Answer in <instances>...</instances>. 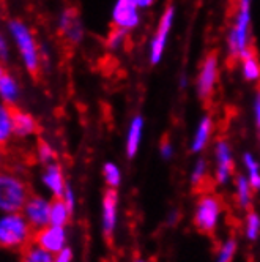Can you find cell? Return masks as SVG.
<instances>
[{"label": "cell", "mask_w": 260, "mask_h": 262, "mask_svg": "<svg viewBox=\"0 0 260 262\" xmlns=\"http://www.w3.org/2000/svg\"><path fill=\"white\" fill-rule=\"evenodd\" d=\"M13 109L0 101V145H7L14 138L13 128Z\"/></svg>", "instance_id": "obj_20"}, {"label": "cell", "mask_w": 260, "mask_h": 262, "mask_svg": "<svg viewBox=\"0 0 260 262\" xmlns=\"http://www.w3.org/2000/svg\"><path fill=\"white\" fill-rule=\"evenodd\" d=\"M51 204L52 201L41 194H30L22 209V215L33 231H40L51 224Z\"/></svg>", "instance_id": "obj_9"}, {"label": "cell", "mask_w": 260, "mask_h": 262, "mask_svg": "<svg viewBox=\"0 0 260 262\" xmlns=\"http://www.w3.org/2000/svg\"><path fill=\"white\" fill-rule=\"evenodd\" d=\"M5 73H7V70H5V63L0 62V78H2Z\"/></svg>", "instance_id": "obj_39"}, {"label": "cell", "mask_w": 260, "mask_h": 262, "mask_svg": "<svg viewBox=\"0 0 260 262\" xmlns=\"http://www.w3.org/2000/svg\"><path fill=\"white\" fill-rule=\"evenodd\" d=\"M71 215H73V212L68 209V205L65 204V201L62 198L52 199V204H51V224H54V226L66 228Z\"/></svg>", "instance_id": "obj_22"}, {"label": "cell", "mask_w": 260, "mask_h": 262, "mask_svg": "<svg viewBox=\"0 0 260 262\" xmlns=\"http://www.w3.org/2000/svg\"><path fill=\"white\" fill-rule=\"evenodd\" d=\"M136 2L140 7V10H145V8H150L156 0H136Z\"/></svg>", "instance_id": "obj_36"}, {"label": "cell", "mask_w": 260, "mask_h": 262, "mask_svg": "<svg viewBox=\"0 0 260 262\" xmlns=\"http://www.w3.org/2000/svg\"><path fill=\"white\" fill-rule=\"evenodd\" d=\"M175 221H177V212L172 210V213H171L169 220H167V223H169V224H175Z\"/></svg>", "instance_id": "obj_38"}, {"label": "cell", "mask_w": 260, "mask_h": 262, "mask_svg": "<svg viewBox=\"0 0 260 262\" xmlns=\"http://www.w3.org/2000/svg\"><path fill=\"white\" fill-rule=\"evenodd\" d=\"M175 16H177L175 5L171 4L164 8L162 14L159 17L158 27L152 36L150 48H148V60H150L152 65H158L164 57V52L167 48V40H169V35H171L174 23H175Z\"/></svg>", "instance_id": "obj_6"}, {"label": "cell", "mask_w": 260, "mask_h": 262, "mask_svg": "<svg viewBox=\"0 0 260 262\" xmlns=\"http://www.w3.org/2000/svg\"><path fill=\"white\" fill-rule=\"evenodd\" d=\"M159 154H161V157H162L164 160H171L172 155H174V145H172V142H171V141H167V139H164V141L159 144Z\"/></svg>", "instance_id": "obj_34"}, {"label": "cell", "mask_w": 260, "mask_h": 262, "mask_svg": "<svg viewBox=\"0 0 260 262\" xmlns=\"http://www.w3.org/2000/svg\"><path fill=\"white\" fill-rule=\"evenodd\" d=\"M30 194V186L22 176L10 169L0 171V213L22 212Z\"/></svg>", "instance_id": "obj_2"}, {"label": "cell", "mask_w": 260, "mask_h": 262, "mask_svg": "<svg viewBox=\"0 0 260 262\" xmlns=\"http://www.w3.org/2000/svg\"><path fill=\"white\" fill-rule=\"evenodd\" d=\"M248 2H252V0H248Z\"/></svg>", "instance_id": "obj_42"}, {"label": "cell", "mask_w": 260, "mask_h": 262, "mask_svg": "<svg viewBox=\"0 0 260 262\" xmlns=\"http://www.w3.org/2000/svg\"><path fill=\"white\" fill-rule=\"evenodd\" d=\"M219 78V55L216 51L208 52L207 57L202 60L197 79H196V93L200 101H208L211 100L216 84Z\"/></svg>", "instance_id": "obj_7"}, {"label": "cell", "mask_w": 260, "mask_h": 262, "mask_svg": "<svg viewBox=\"0 0 260 262\" xmlns=\"http://www.w3.org/2000/svg\"><path fill=\"white\" fill-rule=\"evenodd\" d=\"M57 29L59 33L69 45H81L84 40V24L81 21V16L78 10L74 8H63L57 17Z\"/></svg>", "instance_id": "obj_10"}, {"label": "cell", "mask_w": 260, "mask_h": 262, "mask_svg": "<svg viewBox=\"0 0 260 262\" xmlns=\"http://www.w3.org/2000/svg\"><path fill=\"white\" fill-rule=\"evenodd\" d=\"M22 98V85L16 74L7 71L0 78V101L10 107H17Z\"/></svg>", "instance_id": "obj_15"}, {"label": "cell", "mask_w": 260, "mask_h": 262, "mask_svg": "<svg viewBox=\"0 0 260 262\" xmlns=\"http://www.w3.org/2000/svg\"><path fill=\"white\" fill-rule=\"evenodd\" d=\"M237 248H238L237 237H229L221 245V248L218 251V256H216V262H232L235 254H237Z\"/></svg>", "instance_id": "obj_27"}, {"label": "cell", "mask_w": 260, "mask_h": 262, "mask_svg": "<svg viewBox=\"0 0 260 262\" xmlns=\"http://www.w3.org/2000/svg\"><path fill=\"white\" fill-rule=\"evenodd\" d=\"M245 235L249 242H255L260 235V215L255 210H249L245 218Z\"/></svg>", "instance_id": "obj_25"}, {"label": "cell", "mask_w": 260, "mask_h": 262, "mask_svg": "<svg viewBox=\"0 0 260 262\" xmlns=\"http://www.w3.org/2000/svg\"><path fill=\"white\" fill-rule=\"evenodd\" d=\"M215 164H216L215 179L218 185H227L233 177L235 164H233L230 144L226 139H219L215 144Z\"/></svg>", "instance_id": "obj_11"}, {"label": "cell", "mask_w": 260, "mask_h": 262, "mask_svg": "<svg viewBox=\"0 0 260 262\" xmlns=\"http://www.w3.org/2000/svg\"><path fill=\"white\" fill-rule=\"evenodd\" d=\"M252 114H254V123H255V128H257V133L260 136V87L255 92V97H254V101H252Z\"/></svg>", "instance_id": "obj_32"}, {"label": "cell", "mask_w": 260, "mask_h": 262, "mask_svg": "<svg viewBox=\"0 0 260 262\" xmlns=\"http://www.w3.org/2000/svg\"><path fill=\"white\" fill-rule=\"evenodd\" d=\"M5 32L8 33L13 48L16 49L17 57H19L26 71L32 76L38 74L44 65V55L43 48L36 40L32 27L19 17H13L7 23Z\"/></svg>", "instance_id": "obj_1"}, {"label": "cell", "mask_w": 260, "mask_h": 262, "mask_svg": "<svg viewBox=\"0 0 260 262\" xmlns=\"http://www.w3.org/2000/svg\"><path fill=\"white\" fill-rule=\"evenodd\" d=\"M36 160H38L44 166L54 163L55 161V150H54V147L49 142H46V141H40L38 145H36Z\"/></svg>", "instance_id": "obj_29"}, {"label": "cell", "mask_w": 260, "mask_h": 262, "mask_svg": "<svg viewBox=\"0 0 260 262\" xmlns=\"http://www.w3.org/2000/svg\"><path fill=\"white\" fill-rule=\"evenodd\" d=\"M13 55V43L7 32H0V62L8 63Z\"/></svg>", "instance_id": "obj_31"}, {"label": "cell", "mask_w": 260, "mask_h": 262, "mask_svg": "<svg viewBox=\"0 0 260 262\" xmlns=\"http://www.w3.org/2000/svg\"><path fill=\"white\" fill-rule=\"evenodd\" d=\"M41 182L44 185V188L49 191V194H52L54 199L63 198L65 188H66V182H65V174L63 169L59 163H51L48 166H44V171L41 174Z\"/></svg>", "instance_id": "obj_14"}, {"label": "cell", "mask_w": 260, "mask_h": 262, "mask_svg": "<svg viewBox=\"0 0 260 262\" xmlns=\"http://www.w3.org/2000/svg\"><path fill=\"white\" fill-rule=\"evenodd\" d=\"M213 128H215V122L211 116H203L199 123L197 128L194 131V136L191 139V152L193 154H200L203 148L207 147L211 135H213Z\"/></svg>", "instance_id": "obj_18"}, {"label": "cell", "mask_w": 260, "mask_h": 262, "mask_svg": "<svg viewBox=\"0 0 260 262\" xmlns=\"http://www.w3.org/2000/svg\"><path fill=\"white\" fill-rule=\"evenodd\" d=\"M33 234L22 212L0 213V248L24 250L33 242Z\"/></svg>", "instance_id": "obj_3"}, {"label": "cell", "mask_w": 260, "mask_h": 262, "mask_svg": "<svg viewBox=\"0 0 260 262\" xmlns=\"http://www.w3.org/2000/svg\"><path fill=\"white\" fill-rule=\"evenodd\" d=\"M54 262H73V250L65 247L60 253L54 254Z\"/></svg>", "instance_id": "obj_35"}, {"label": "cell", "mask_w": 260, "mask_h": 262, "mask_svg": "<svg viewBox=\"0 0 260 262\" xmlns=\"http://www.w3.org/2000/svg\"><path fill=\"white\" fill-rule=\"evenodd\" d=\"M33 243L49 251L51 254H57L66 247V229L63 226L49 224L40 231H35Z\"/></svg>", "instance_id": "obj_12"}, {"label": "cell", "mask_w": 260, "mask_h": 262, "mask_svg": "<svg viewBox=\"0 0 260 262\" xmlns=\"http://www.w3.org/2000/svg\"><path fill=\"white\" fill-rule=\"evenodd\" d=\"M13 128H14V138L29 139L36 135L38 131V122L30 114L29 111L14 107L13 109Z\"/></svg>", "instance_id": "obj_16"}, {"label": "cell", "mask_w": 260, "mask_h": 262, "mask_svg": "<svg viewBox=\"0 0 260 262\" xmlns=\"http://www.w3.org/2000/svg\"><path fill=\"white\" fill-rule=\"evenodd\" d=\"M126 35H128V32L117 29V27H112V30H110V33L107 35V40H106L107 48L110 51H119L126 40Z\"/></svg>", "instance_id": "obj_30"}, {"label": "cell", "mask_w": 260, "mask_h": 262, "mask_svg": "<svg viewBox=\"0 0 260 262\" xmlns=\"http://www.w3.org/2000/svg\"><path fill=\"white\" fill-rule=\"evenodd\" d=\"M21 262H54V254L32 242L30 245L22 250Z\"/></svg>", "instance_id": "obj_24"}, {"label": "cell", "mask_w": 260, "mask_h": 262, "mask_svg": "<svg viewBox=\"0 0 260 262\" xmlns=\"http://www.w3.org/2000/svg\"><path fill=\"white\" fill-rule=\"evenodd\" d=\"M238 62H240V68H241V76H243L245 81H248V82L260 81V60L252 48Z\"/></svg>", "instance_id": "obj_19"}, {"label": "cell", "mask_w": 260, "mask_h": 262, "mask_svg": "<svg viewBox=\"0 0 260 262\" xmlns=\"http://www.w3.org/2000/svg\"><path fill=\"white\" fill-rule=\"evenodd\" d=\"M243 164L246 167L248 179H249L252 190L260 191V163H258V160L251 152H246V154H243Z\"/></svg>", "instance_id": "obj_23"}, {"label": "cell", "mask_w": 260, "mask_h": 262, "mask_svg": "<svg viewBox=\"0 0 260 262\" xmlns=\"http://www.w3.org/2000/svg\"><path fill=\"white\" fill-rule=\"evenodd\" d=\"M101 228L106 240H112L117 228V210H119V193L115 188H107L103 194L101 204Z\"/></svg>", "instance_id": "obj_13"}, {"label": "cell", "mask_w": 260, "mask_h": 262, "mask_svg": "<svg viewBox=\"0 0 260 262\" xmlns=\"http://www.w3.org/2000/svg\"><path fill=\"white\" fill-rule=\"evenodd\" d=\"M103 177L107 185V188H119V185L122 182V172L119 169V166L112 161L104 163L103 166Z\"/></svg>", "instance_id": "obj_26"}, {"label": "cell", "mask_w": 260, "mask_h": 262, "mask_svg": "<svg viewBox=\"0 0 260 262\" xmlns=\"http://www.w3.org/2000/svg\"><path fill=\"white\" fill-rule=\"evenodd\" d=\"M62 199L68 205V209L71 212H74V207H76V194H74V191H73V188H71L69 185H66V188H65V193H63V198Z\"/></svg>", "instance_id": "obj_33"}, {"label": "cell", "mask_w": 260, "mask_h": 262, "mask_svg": "<svg viewBox=\"0 0 260 262\" xmlns=\"http://www.w3.org/2000/svg\"><path fill=\"white\" fill-rule=\"evenodd\" d=\"M112 27L122 29L125 32H131L140 24V7L136 0H115L110 13Z\"/></svg>", "instance_id": "obj_8"}, {"label": "cell", "mask_w": 260, "mask_h": 262, "mask_svg": "<svg viewBox=\"0 0 260 262\" xmlns=\"http://www.w3.org/2000/svg\"><path fill=\"white\" fill-rule=\"evenodd\" d=\"M4 164H5V150H4V147L0 145V171L4 169Z\"/></svg>", "instance_id": "obj_37"}, {"label": "cell", "mask_w": 260, "mask_h": 262, "mask_svg": "<svg viewBox=\"0 0 260 262\" xmlns=\"http://www.w3.org/2000/svg\"><path fill=\"white\" fill-rule=\"evenodd\" d=\"M251 4L252 2H248V0H238L233 24L229 30L227 49L230 57L235 60H240L251 49Z\"/></svg>", "instance_id": "obj_4"}, {"label": "cell", "mask_w": 260, "mask_h": 262, "mask_svg": "<svg viewBox=\"0 0 260 262\" xmlns=\"http://www.w3.org/2000/svg\"><path fill=\"white\" fill-rule=\"evenodd\" d=\"M207 172H208V164L203 158H199L193 167V172H191V177H190V182L194 188H199V186L203 183V180L207 179Z\"/></svg>", "instance_id": "obj_28"}, {"label": "cell", "mask_w": 260, "mask_h": 262, "mask_svg": "<svg viewBox=\"0 0 260 262\" xmlns=\"http://www.w3.org/2000/svg\"><path fill=\"white\" fill-rule=\"evenodd\" d=\"M134 262H147V260H144V259H136Z\"/></svg>", "instance_id": "obj_40"}, {"label": "cell", "mask_w": 260, "mask_h": 262, "mask_svg": "<svg viewBox=\"0 0 260 262\" xmlns=\"http://www.w3.org/2000/svg\"><path fill=\"white\" fill-rule=\"evenodd\" d=\"M222 213V201L213 193L202 194L196 204L194 210V226L203 235H213L218 229L219 218Z\"/></svg>", "instance_id": "obj_5"}, {"label": "cell", "mask_w": 260, "mask_h": 262, "mask_svg": "<svg viewBox=\"0 0 260 262\" xmlns=\"http://www.w3.org/2000/svg\"><path fill=\"white\" fill-rule=\"evenodd\" d=\"M0 19H2V10H0Z\"/></svg>", "instance_id": "obj_41"}, {"label": "cell", "mask_w": 260, "mask_h": 262, "mask_svg": "<svg viewBox=\"0 0 260 262\" xmlns=\"http://www.w3.org/2000/svg\"><path fill=\"white\" fill-rule=\"evenodd\" d=\"M144 126H145V120L140 114L134 116L131 119V122H129L128 133H126V147H125L126 157L129 160H133L139 152V147L142 142V135H144Z\"/></svg>", "instance_id": "obj_17"}, {"label": "cell", "mask_w": 260, "mask_h": 262, "mask_svg": "<svg viewBox=\"0 0 260 262\" xmlns=\"http://www.w3.org/2000/svg\"><path fill=\"white\" fill-rule=\"evenodd\" d=\"M235 185H237V204L240 209L243 210H249L252 205V186L249 183L248 176L245 174H238L235 179Z\"/></svg>", "instance_id": "obj_21"}]
</instances>
